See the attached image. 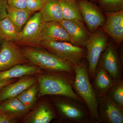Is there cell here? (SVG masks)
I'll use <instances>...</instances> for the list:
<instances>
[{
	"instance_id": "cell-30",
	"label": "cell",
	"mask_w": 123,
	"mask_h": 123,
	"mask_svg": "<svg viewBox=\"0 0 123 123\" xmlns=\"http://www.w3.org/2000/svg\"><path fill=\"white\" fill-rule=\"evenodd\" d=\"M8 5L7 0H0V20L7 17Z\"/></svg>"
},
{
	"instance_id": "cell-17",
	"label": "cell",
	"mask_w": 123,
	"mask_h": 123,
	"mask_svg": "<svg viewBox=\"0 0 123 123\" xmlns=\"http://www.w3.org/2000/svg\"><path fill=\"white\" fill-rule=\"evenodd\" d=\"M39 11L43 22H60L64 19L59 0H47Z\"/></svg>"
},
{
	"instance_id": "cell-27",
	"label": "cell",
	"mask_w": 123,
	"mask_h": 123,
	"mask_svg": "<svg viewBox=\"0 0 123 123\" xmlns=\"http://www.w3.org/2000/svg\"><path fill=\"white\" fill-rule=\"evenodd\" d=\"M103 31L112 38L117 48L121 46L123 40V23Z\"/></svg>"
},
{
	"instance_id": "cell-20",
	"label": "cell",
	"mask_w": 123,
	"mask_h": 123,
	"mask_svg": "<svg viewBox=\"0 0 123 123\" xmlns=\"http://www.w3.org/2000/svg\"><path fill=\"white\" fill-rule=\"evenodd\" d=\"M33 14L27 9L16 8L8 5L7 7V17L19 32Z\"/></svg>"
},
{
	"instance_id": "cell-10",
	"label": "cell",
	"mask_w": 123,
	"mask_h": 123,
	"mask_svg": "<svg viewBox=\"0 0 123 123\" xmlns=\"http://www.w3.org/2000/svg\"><path fill=\"white\" fill-rule=\"evenodd\" d=\"M26 60L15 43L2 40L0 50V72L25 63Z\"/></svg>"
},
{
	"instance_id": "cell-28",
	"label": "cell",
	"mask_w": 123,
	"mask_h": 123,
	"mask_svg": "<svg viewBox=\"0 0 123 123\" xmlns=\"http://www.w3.org/2000/svg\"><path fill=\"white\" fill-rule=\"evenodd\" d=\"M47 0H26L27 9L33 13L40 11Z\"/></svg>"
},
{
	"instance_id": "cell-13",
	"label": "cell",
	"mask_w": 123,
	"mask_h": 123,
	"mask_svg": "<svg viewBox=\"0 0 123 123\" xmlns=\"http://www.w3.org/2000/svg\"><path fill=\"white\" fill-rule=\"evenodd\" d=\"M37 82L36 77L28 75L22 77L16 82L5 86L0 90V103L17 97Z\"/></svg>"
},
{
	"instance_id": "cell-21",
	"label": "cell",
	"mask_w": 123,
	"mask_h": 123,
	"mask_svg": "<svg viewBox=\"0 0 123 123\" xmlns=\"http://www.w3.org/2000/svg\"><path fill=\"white\" fill-rule=\"evenodd\" d=\"M64 19L84 22L77 0H59Z\"/></svg>"
},
{
	"instance_id": "cell-7",
	"label": "cell",
	"mask_w": 123,
	"mask_h": 123,
	"mask_svg": "<svg viewBox=\"0 0 123 123\" xmlns=\"http://www.w3.org/2000/svg\"><path fill=\"white\" fill-rule=\"evenodd\" d=\"M123 65L116 45L112 43H108L100 56L97 67L105 70L116 79L123 78Z\"/></svg>"
},
{
	"instance_id": "cell-35",
	"label": "cell",
	"mask_w": 123,
	"mask_h": 123,
	"mask_svg": "<svg viewBox=\"0 0 123 123\" xmlns=\"http://www.w3.org/2000/svg\"></svg>"
},
{
	"instance_id": "cell-4",
	"label": "cell",
	"mask_w": 123,
	"mask_h": 123,
	"mask_svg": "<svg viewBox=\"0 0 123 123\" xmlns=\"http://www.w3.org/2000/svg\"><path fill=\"white\" fill-rule=\"evenodd\" d=\"M60 97L54 103L62 119L69 123H92L90 113L85 103L70 97Z\"/></svg>"
},
{
	"instance_id": "cell-12",
	"label": "cell",
	"mask_w": 123,
	"mask_h": 123,
	"mask_svg": "<svg viewBox=\"0 0 123 123\" xmlns=\"http://www.w3.org/2000/svg\"><path fill=\"white\" fill-rule=\"evenodd\" d=\"M60 23L68 33L69 42L74 45L86 48L91 34L84 22L79 20L63 19Z\"/></svg>"
},
{
	"instance_id": "cell-24",
	"label": "cell",
	"mask_w": 123,
	"mask_h": 123,
	"mask_svg": "<svg viewBox=\"0 0 123 123\" xmlns=\"http://www.w3.org/2000/svg\"><path fill=\"white\" fill-rule=\"evenodd\" d=\"M39 91L38 82L18 95L17 97L29 110L35 103Z\"/></svg>"
},
{
	"instance_id": "cell-26",
	"label": "cell",
	"mask_w": 123,
	"mask_h": 123,
	"mask_svg": "<svg viewBox=\"0 0 123 123\" xmlns=\"http://www.w3.org/2000/svg\"><path fill=\"white\" fill-rule=\"evenodd\" d=\"M99 8L104 13L123 10V0H98Z\"/></svg>"
},
{
	"instance_id": "cell-11",
	"label": "cell",
	"mask_w": 123,
	"mask_h": 123,
	"mask_svg": "<svg viewBox=\"0 0 123 123\" xmlns=\"http://www.w3.org/2000/svg\"><path fill=\"white\" fill-rule=\"evenodd\" d=\"M99 119L98 123H123V109L105 95L97 98Z\"/></svg>"
},
{
	"instance_id": "cell-3",
	"label": "cell",
	"mask_w": 123,
	"mask_h": 123,
	"mask_svg": "<svg viewBox=\"0 0 123 123\" xmlns=\"http://www.w3.org/2000/svg\"><path fill=\"white\" fill-rule=\"evenodd\" d=\"M21 50L27 60L40 69L49 72L75 74L74 65L59 58L44 49L25 46Z\"/></svg>"
},
{
	"instance_id": "cell-2",
	"label": "cell",
	"mask_w": 123,
	"mask_h": 123,
	"mask_svg": "<svg viewBox=\"0 0 123 123\" xmlns=\"http://www.w3.org/2000/svg\"><path fill=\"white\" fill-rule=\"evenodd\" d=\"M74 70L73 89L88 108L92 123H98L99 116L97 97L89 77L86 58L78 64L74 65Z\"/></svg>"
},
{
	"instance_id": "cell-6",
	"label": "cell",
	"mask_w": 123,
	"mask_h": 123,
	"mask_svg": "<svg viewBox=\"0 0 123 123\" xmlns=\"http://www.w3.org/2000/svg\"><path fill=\"white\" fill-rule=\"evenodd\" d=\"M109 35L101 28L91 34L86 47L88 74L92 81L99 57L108 43Z\"/></svg>"
},
{
	"instance_id": "cell-22",
	"label": "cell",
	"mask_w": 123,
	"mask_h": 123,
	"mask_svg": "<svg viewBox=\"0 0 123 123\" xmlns=\"http://www.w3.org/2000/svg\"><path fill=\"white\" fill-rule=\"evenodd\" d=\"M0 37L15 43L20 40V32L8 17L0 20Z\"/></svg>"
},
{
	"instance_id": "cell-1",
	"label": "cell",
	"mask_w": 123,
	"mask_h": 123,
	"mask_svg": "<svg viewBox=\"0 0 123 123\" xmlns=\"http://www.w3.org/2000/svg\"><path fill=\"white\" fill-rule=\"evenodd\" d=\"M36 74L39 85L37 97L63 96L73 98L84 103L76 94L72 86L75 74L61 72H49Z\"/></svg>"
},
{
	"instance_id": "cell-34",
	"label": "cell",
	"mask_w": 123,
	"mask_h": 123,
	"mask_svg": "<svg viewBox=\"0 0 123 123\" xmlns=\"http://www.w3.org/2000/svg\"></svg>"
},
{
	"instance_id": "cell-23",
	"label": "cell",
	"mask_w": 123,
	"mask_h": 123,
	"mask_svg": "<svg viewBox=\"0 0 123 123\" xmlns=\"http://www.w3.org/2000/svg\"><path fill=\"white\" fill-rule=\"evenodd\" d=\"M106 95L118 106L123 109V78L115 79L114 83Z\"/></svg>"
},
{
	"instance_id": "cell-18",
	"label": "cell",
	"mask_w": 123,
	"mask_h": 123,
	"mask_svg": "<svg viewBox=\"0 0 123 123\" xmlns=\"http://www.w3.org/2000/svg\"><path fill=\"white\" fill-rule=\"evenodd\" d=\"M0 110L1 112L13 119L24 115L29 111L17 97L1 102Z\"/></svg>"
},
{
	"instance_id": "cell-19",
	"label": "cell",
	"mask_w": 123,
	"mask_h": 123,
	"mask_svg": "<svg viewBox=\"0 0 123 123\" xmlns=\"http://www.w3.org/2000/svg\"><path fill=\"white\" fill-rule=\"evenodd\" d=\"M56 117L54 111L48 103L41 104L33 112L28 123H49Z\"/></svg>"
},
{
	"instance_id": "cell-9",
	"label": "cell",
	"mask_w": 123,
	"mask_h": 123,
	"mask_svg": "<svg viewBox=\"0 0 123 123\" xmlns=\"http://www.w3.org/2000/svg\"><path fill=\"white\" fill-rule=\"evenodd\" d=\"M84 22L91 34L103 26L106 18L99 7L88 0H77Z\"/></svg>"
},
{
	"instance_id": "cell-5",
	"label": "cell",
	"mask_w": 123,
	"mask_h": 123,
	"mask_svg": "<svg viewBox=\"0 0 123 123\" xmlns=\"http://www.w3.org/2000/svg\"><path fill=\"white\" fill-rule=\"evenodd\" d=\"M40 46L59 58L74 65L80 63L86 56V48L74 45L69 42L42 41Z\"/></svg>"
},
{
	"instance_id": "cell-31",
	"label": "cell",
	"mask_w": 123,
	"mask_h": 123,
	"mask_svg": "<svg viewBox=\"0 0 123 123\" xmlns=\"http://www.w3.org/2000/svg\"><path fill=\"white\" fill-rule=\"evenodd\" d=\"M14 119L0 111V123H14Z\"/></svg>"
},
{
	"instance_id": "cell-16",
	"label": "cell",
	"mask_w": 123,
	"mask_h": 123,
	"mask_svg": "<svg viewBox=\"0 0 123 123\" xmlns=\"http://www.w3.org/2000/svg\"><path fill=\"white\" fill-rule=\"evenodd\" d=\"M42 72L41 69L35 65H18L7 70L0 71V82L24 76L36 75L42 73Z\"/></svg>"
},
{
	"instance_id": "cell-15",
	"label": "cell",
	"mask_w": 123,
	"mask_h": 123,
	"mask_svg": "<svg viewBox=\"0 0 123 123\" xmlns=\"http://www.w3.org/2000/svg\"><path fill=\"white\" fill-rule=\"evenodd\" d=\"M115 79L102 68L97 67L91 81L97 98L105 96L114 83Z\"/></svg>"
},
{
	"instance_id": "cell-32",
	"label": "cell",
	"mask_w": 123,
	"mask_h": 123,
	"mask_svg": "<svg viewBox=\"0 0 123 123\" xmlns=\"http://www.w3.org/2000/svg\"><path fill=\"white\" fill-rule=\"evenodd\" d=\"M13 82L14 80L13 79L6 81L0 82V90L5 86L11 84V83H13Z\"/></svg>"
},
{
	"instance_id": "cell-14",
	"label": "cell",
	"mask_w": 123,
	"mask_h": 123,
	"mask_svg": "<svg viewBox=\"0 0 123 123\" xmlns=\"http://www.w3.org/2000/svg\"><path fill=\"white\" fill-rule=\"evenodd\" d=\"M40 39L42 41L70 42L68 33L60 23L43 22L40 31Z\"/></svg>"
},
{
	"instance_id": "cell-29",
	"label": "cell",
	"mask_w": 123,
	"mask_h": 123,
	"mask_svg": "<svg viewBox=\"0 0 123 123\" xmlns=\"http://www.w3.org/2000/svg\"><path fill=\"white\" fill-rule=\"evenodd\" d=\"M8 6L16 8L27 9L26 0H7Z\"/></svg>"
},
{
	"instance_id": "cell-25",
	"label": "cell",
	"mask_w": 123,
	"mask_h": 123,
	"mask_svg": "<svg viewBox=\"0 0 123 123\" xmlns=\"http://www.w3.org/2000/svg\"><path fill=\"white\" fill-rule=\"evenodd\" d=\"M104 14L106 20L104 25L100 28L102 30L104 31L123 23V10Z\"/></svg>"
},
{
	"instance_id": "cell-33",
	"label": "cell",
	"mask_w": 123,
	"mask_h": 123,
	"mask_svg": "<svg viewBox=\"0 0 123 123\" xmlns=\"http://www.w3.org/2000/svg\"><path fill=\"white\" fill-rule=\"evenodd\" d=\"M2 40L1 39V38L0 37V44H1V42H2Z\"/></svg>"
},
{
	"instance_id": "cell-8",
	"label": "cell",
	"mask_w": 123,
	"mask_h": 123,
	"mask_svg": "<svg viewBox=\"0 0 123 123\" xmlns=\"http://www.w3.org/2000/svg\"><path fill=\"white\" fill-rule=\"evenodd\" d=\"M43 23L39 11L33 13L20 31V39L17 43L25 46H40V36Z\"/></svg>"
}]
</instances>
